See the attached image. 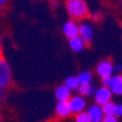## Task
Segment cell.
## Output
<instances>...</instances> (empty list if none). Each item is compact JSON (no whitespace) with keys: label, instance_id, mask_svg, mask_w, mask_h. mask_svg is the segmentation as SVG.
<instances>
[{"label":"cell","instance_id":"1","mask_svg":"<svg viewBox=\"0 0 122 122\" xmlns=\"http://www.w3.org/2000/svg\"><path fill=\"white\" fill-rule=\"evenodd\" d=\"M65 6L71 20L75 21H83L89 15V7L86 0H66Z\"/></svg>","mask_w":122,"mask_h":122},{"label":"cell","instance_id":"2","mask_svg":"<svg viewBox=\"0 0 122 122\" xmlns=\"http://www.w3.org/2000/svg\"><path fill=\"white\" fill-rule=\"evenodd\" d=\"M12 83V72L9 62L0 57V88L7 89Z\"/></svg>","mask_w":122,"mask_h":122},{"label":"cell","instance_id":"3","mask_svg":"<svg viewBox=\"0 0 122 122\" xmlns=\"http://www.w3.org/2000/svg\"><path fill=\"white\" fill-rule=\"evenodd\" d=\"M112 92H111V89L109 87H104L101 86L99 88H97V92L94 94V103L100 105V106H104L105 104L110 103V101H112Z\"/></svg>","mask_w":122,"mask_h":122},{"label":"cell","instance_id":"4","mask_svg":"<svg viewBox=\"0 0 122 122\" xmlns=\"http://www.w3.org/2000/svg\"><path fill=\"white\" fill-rule=\"evenodd\" d=\"M68 104H70L71 110H72V114H75V115L84 112V111H87V107H88L87 99L79 94L72 95V98L68 100Z\"/></svg>","mask_w":122,"mask_h":122},{"label":"cell","instance_id":"5","mask_svg":"<svg viewBox=\"0 0 122 122\" xmlns=\"http://www.w3.org/2000/svg\"><path fill=\"white\" fill-rule=\"evenodd\" d=\"M95 72H97V75L100 78L112 76V73H114V64H112V61L109 60V59H104V60L99 61L97 67H95Z\"/></svg>","mask_w":122,"mask_h":122},{"label":"cell","instance_id":"6","mask_svg":"<svg viewBox=\"0 0 122 122\" xmlns=\"http://www.w3.org/2000/svg\"><path fill=\"white\" fill-rule=\"evenodd\" d=\"M79 37L82 38L86 44H90L94 38V27L92 22L82 21L79 23Z\"/></svg>","mask_w":122,"mask_h":122},{"label":"cell","instance_id":"7","mask_svg":"<svg viewBox=\"0 0 122 122\" xmlns=\"http://www.w3.org/2000/svg\"><path fill=\"white\" fill-rule=\"evenodd\" d=\"M62 33L70 40L79 36V23L75 20H68L62 25Z\"/></svg>","mask_w":122,"mask_h":122},{"label":"cell","instance_id":"8","mask_svg":"<svg viewBox=\"0 0 122 122\" xmlns=\"http://www.w3.org/2000/svg\"><path fill=\"white\" fill-rule=\"evenodd\" d=\"M87 114L89 115V117L92 118L93 122H101L104 120L105 115H104V111H103V106H100L98 104H92L88 105L87 107Z\"/></svg>","mask_w":122,"mask_h":122},{"label":"cell","instance_id":"9","mask_svg":"<svg viewBox=\"0 0 122 122\" xmlns=\"http://www.w3.org/2000/svg\"><path fill=\"white\" fill-rule=\"evenodd\" d=\"M55 115L59 118H66L72 115V110L70 107L68 101H57L55 105Z\"/></svg>","mask_w":122,"mask_h":122},{"label":"cell","instance_id":"10","mask_svg":"<svg viewBox=\"0 0 122 122\" xmlns=\"http://www.w3.org/2000/svg\"><path fill=\"white\" fill-rule=\"evenodd\" d=\"M71 98H72V92L65 84H61L55 89V99L57 101H68Z\"/></svg>","mask_w":122,"mask_h":122},{"label":"cell","instance_id":"11","mask_svg":"<svg viewBox=\"0 0 122 122\" xmlns=\"http://www.w3.org/2000/svg\"><path fill=\"white\" fill-rule=\"evenodd\" d=\"M109 88L111 89L114 95L121 97L122 95V75H114Z\"/></svg>","mask_w":122,"mask_h":122},{"label":"cell","instance_id":"12","mask_svg":"<svg viewBox=\"0 0 122 122\" xmlns=\"http://www.w3.org/2000/svg\"><path fill=\"white\" fill-rule=\"evenodd\" d=\"M86 45H87L86 42L79 36L68 40V46H70V49L72 50L73 53H81V51H83Z\"/></svg>","mask_w":122,"mask_h":122},{"label":"cell","instance_id":"13","mask_svg":"<svg viewBox=\"0 0 122 122\" xmlns=\"http://www.w3.org/2000/svg\"><path fill=\"white\" fill-rule=\"evenodd\" d=\"M77 79L81 86H89L93 83V73L90 71H81L77 75Z\"/></svg>","mask_w":122,"mask_h":122},{"label":"cell","instance_id":"14","mask_svg":"<svg viewBox=\"0 0 122 122\" xmlns=\"http://www.w3.org/2000/svg\"><path fill=\"white\" fill-rule=\"evenodd\" d=\"M95 92H97V87L94 84H89V86H81L77 90V93L84 98H89V97H94Z\"/></svg>","mask_w":122,"mask_h":122},{"label":"cell","instance_id":"15","mask_svg":"<svg viewBox=\"0 0 122 122\" xmlns=\"http://www.w3.org/2000/svg\"><path fill=\"white\" fill-rule=\"evenodd\" d=\"M64 84H65L71 92H77L78 88L81 87L78 79H77V76H68V77L65 79Z\"/></svg>","mask_w":122,"mask_h":122},{"label":"cell","instance_id":"16","mask_svg":"<svg viewBox=\"0 0 122 122\" xmlns=\"http://www.w3.org/2000/svg\"><path fill=\"white\" fill-rule=\"evenodd\" d=\"M116 104L114 101H110V103L105 104L103 106V111L105 116H116Z\"/></svg>","mask_w":122,"mask_h":122},{"label":"cell","instance_id":"17","mask_svg":"<svg viewBox=\"0 0 122 122\" xmlns=\"http://www.w3.org/2000/svg\"><path fill=\"white\" fill-rule=\"evenodd\" d=\"M75 122H93V121H92V118L87 114V111H84V112L75 115Z\"/></svg>","mask_w":122,"mask_h":122},{"label":"cell","instance_id":"18","mask_svg":"<svg viewBox=\"0 0 122 122\" xmlns=\"http://www.w3.org/2000/svg\"><path fill=\"white\" fill-rule=\"evenodd\" d=\"M111 81H112V76H110V77H103V78H100V83H101V86H104V87H110Z\"/></svg>","mask_w":122,"mask_h":122},{"label":"cell","instance_id":"19","mask_svg":"<svg viewBox=\"0 0 122 122\" xmlns=\"http://www.w3.org/2000/svg\"><path fill=\"white\" fill-rule=\"evenodd\" d=\"M101 122H120V121H118V117L116 116H105Z\"/></svg>","mask_w":122,"mask_h":122},{"label":"cell","instance_id":"20","mask_svg":"<svg viewBox=\"0 0 122 122\" xmlns=\"http://www.w3.org/2000/svg\"><path fill=\"white\" fill-rule=\"evenodd\" d=\"M116 117H122V103L116 104Z\"/></svg>","mask_w":122,"mask_h":122},{"label":"cell","instance_id":"21","mask_svg":"<svg viewBox=\"0 0 122 122\" xmlns=\"http://www.w3.org/2000/svg\"><path fill=\"white\" fill-rule=\"evenodd\" d=\"M114 72H115L116 75H121V72H122V65H121L120 62L114 64Z\"/></svg>","mask_w":122,"mask_h":122},{"label":"cell","instance_id":"22","mask_svg":"<svg viewBox=\"0 0 122 122\" xmlns=\"http://www.w3.org/2000/svg\"><path fill=\"white\" fill-rule=\"evenodd\" d=\"M6 99V89L0 88V103H4Z\"/></svg>","mask_w":122,"mask_h":122},{"label":"cell","instance_id":"23","mask_svg":"<svg viewBox=\"0 0 122 122\" xmlns=\"http://www.w3.org/2000/svg\"><path fill=\"white\" fill-rule=\"evenodd\" d=\"M9 3H10V0H0V11H1V10H4V9L7 6Z\"/></svg>","mask_w":122,"mask_h":122},{"label":"cell","instance_id":"24","mask_svg":"<svg viewBox=\"0 0 122 122\" xmlns=\"http://www.w3.org/2000/svg\"><path fill=\"white\" fill-rule=\"evenodd\" d=\"M51 6H53V9H57V6H59V3L54 0V1L51 3Z\"/></svg>","mask_w":122,"mask_h":122},{"label":"cell","instance_id":"25","mask_svg":"<svg viewBox=\"0 0 122 122\" xmlns=\"http://www.w3.org/2000/svg\"><path fill=\"white\" fill-rule=\"evenodd\" d=\"M121 10H122V3H121Z\"/></svg>","mask_w":122,"mask_h":122},{"label":"cell","instance_id":"26","mask_svg":"<svg viewBox=\"0 0 122 122\" xmlns=\"http://www.w3.org/2000/svg\"><path fill=\"white\" fill-rule=\"evenodd\" d=\"M121 3H122V0H121Z\"/></svg>","mask_w":122,"mask_h":122}]
</instances>
